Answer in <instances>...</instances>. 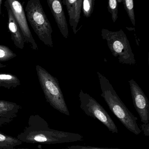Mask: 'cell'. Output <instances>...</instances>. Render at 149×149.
I'll return each instance as SVG.
<instances>
[{
	"instance_id": "obj_17",
	"label": "cell",
	"mask_w": 149,
	"mask_h": 149,
	"mask_svg": "<svg viewBox=\"0 0 149 149\" xmlns=\"http://www.w3.org/2000/svg\"><path fill=\"white\" fill-rule=\"evenodd\" d=\"M95 0H82L81 9L85 17H90L94 9Z\"/></svg>"
},
{
	"instance_id": "obj_6",
	"label": "cell",
	"mask_w": 149,
	"mask_h": 149,
	"mask_svg": "<svg viewBox=\"0 0 149 149\" xmlns=\"http://www.w3.org/2000/svg\"><path fill=\"white\" fill-rule=\"evenodd\" d=\"M79 97L80 108L86 115L99 120L112 133H118L117 127L111 116L95 99L87 93H84L82 89H80Z\"/></svg>"
},
{
	"instance_id": "obj_14",
	"label": "cell",
	"mask_w": 149,
	"mask_h": 149,
	"mask_svg": "<svg viewBox=\"0 0 149 149\" xmlns=\"http://www.w3.org/2000/svg\"><path fill=\"white\" fill-rule=\"evenodd\" d=\"M22 143V142L17 137L0 132V149H12Z\"/></svg>"
},
{
	"instance_id": "obj_1",
	"label": "cell",
	"mask_w": 149,
	"mask_h": 149,
	"mask_svg": "<svg viewBox=\"0 0 149 149\" xmlns=\"http://www.w3.org/2000/svg\"><path fill=\"white\" fill-rule=\"evenodd\" d=\"M17 138L23 143L54 144L82 141L81 135L52 129L47 122L38 115L30 116L28 124Z\"/></svg>"
},
{
	"instance_id": "obj_18",
	"label": "cell",
	"mask_w": 149,
	"mask_h": 149,
	"mask_svg": "<svg viewBox=\"0 0 149 149\" xmlns=\"http://www.w3.org/2000/svg\"><path fill=\"white\" fill-rule=\"evenodd\" d=\"M107 8L114 23L118 17V0H108Z\"/></svg>"
},
{
	"instance_id": "obj_5",
	"label": "cell",
	"mask_w": 149,
	"mask_h": 149,
	"mask_svg": "<svg viewBox=\"0 0 149 149\" xmlns=\"http://www.w3.org/2000/svg\"><path fill=\"white\" fill-rule=\"evenodd\" d=\"M101 32V37L106 41L113 56L118 58L120 63L130 65L136 64L129 41L122 30L113 31L103 29Z\"/></svg>"
},
{
	"instance_id": "obj_13",
	"label": "cell",
	"mask_w": 149,
	"mask_h": 149,
	"mask_svg": "<svg viewBox=\"0 0 149 149\" xmlns=\"http://www.w3.org/2000/svg\"><path fill=\"white\" fill-rule=\"evenodd\" d=\"M20 85V80L15 74L0 73V87L10 89L15 88Z\"/></svg>"
},
{
	"instance_id": "obj_19",
	"label": "cell",
	"mask_w": 149,
	"mask_h": 149,
	"mask_svg": "<svg viewBox=\"0 0 149 149\" xmlns=\"http://www.w3.org/2000/svg\"><path fill=\"white\" fill-rule=\"evenodd\" d=\"M69 149H121L118 148H99L92 146H71L67 147Z\"/></svg>"
},
{
	"instance_id": "obj_3",
	"label": "cell",
	"mask_w": 149,
	"mask_h": 149,
	"mask_svg": "<svg viewBox=\"0 0 149 149\" xmlns=\"http://www.w3.org/2000/svg\"><path fill=\"white\" fill-rule=\"evenodd\" d=\"M36 69L46 101L60 113L70 116V112L57 79L40 65H36Z\"/></svg>"
},
{
	"instance_id": "obj_9",
	"label": "cell",
	"mask_w": 149,
	"mask_h": 149,
	"mask_svg": "<svg viewBox=\"0 0 149 149\" xmlns=\"http://www.w3.org/2000/svg\"><path fill=\"white\" fill-rule=\"evenodd\" d=\"M47 1L61 34L67 38L69 37V30L62 1L47 0Z\"/></svg>"
},
{
	"instance_id": "obj_16",
	"label": "cell",
	"mask_w": 149,
	"mask_h": 149,
	"mask_svg": "<svg viewBox=\"0 0 149 149\" xmlns=\"http://www.w3.org/2000/svg\"><path fill=\"white\" fill-rule=\"evenodd\" d=\"M16 56V54L8 46L0 45V62L9 61Z\"/></svg>"
},
{
	"instance_id": "obj_24",
	"label": "cell",
	"mask_w": 149,
	"mask_h": 149,
	"mask_svg": "<svg viewBox=\"0 0 149 149\" xmlns=\"http://www.w3.org/2000/svg\"><path fill=\"white\" fill-rule=\"evenodd\" d=\"M69 149L67 148H65V149Z\"/></svg>"
},
{
	"instance_id": "obj_10",
	"label": "cell",
	"mask_w": 149,
	"mask_h": 149,
	"mask_svg": "<svg viewBox=\"0 0 149 149\" xmlns=\"http://www.w3.org/2000/svg\"><path fill=\"white\" fill-rule=\"evenodd\" d=\"M4 6L7 9L8 15V28L11 34V39L17 48L22 49L24 47V39L22 33L11 11L8 3L4 2Z\"/></svg>"
},
{
	"instance_id": "obj_8",
	"label": "cell",
	"mask_w": 149,
	"mask_h": 149,
	"mask_svg": "<svg viewBox=\"0 0 149 149\" xmlns=\"http://www.w3.org/2000/svg\"><path fill=\"white\" fill-rule=\"evenodd\" d=\"M134 106L142 122L149 123V102L142 88L133 79L129 81Z\"/></svg>"
},
{
	"instance_id": "obj_2",
	"label": "cell",
	"mask_w": 149,
	"mask_h": 149,
	"mask_svg": "<svg viewBox=\"0 0 149 149\" xmlns=\"http://www.w3.org/2000/svg\"><path fill=\"white\" fill-rule=\"evenodd\" d=\"M97 73L102 92L101 96L105 100L111 112L130 132L136 135L141 134V130L137 123L138 118L122 102L107 78L99 72Z\"/></svg>"
},
{
	"instance_id": "obj_20",
	"label": "cell",
	"mask_w": 149,
	"mask_h": 149,
	"mask_svg": "<svg viewBox=\"0 0 149 149\" xmlns=\"http://www.w3.org/2000/svg\"><path fill=\"white\" fill-rule=\"evenodd\" d=\"M142 130L143 131V134L145 136H149V123L147 124L143 123L141 125Z\"/></svg>"
},
{
	"instance_id": "obj_22",
	"label": "cell",
	"mask_w": 149,
	"mask_h": 149,
	"mask_svg": "<svg viewBox=\"0 0 149 149\" xmlns=\"http://www.w3.org/2000/svg\"><path fill=\"white\" fill-rule=\"evenodd\" d=\"M6 66H7V65L2 64H1L0 63V69H1V68H4V67H6Z\"/></svg>"
},
{
	"instance_id": "obj_15",
	"label": "cell",
	"mask_w": 149,
	"mask_h": 149,
	"mask_svg": "<svg viewBox=\"0 0 149 149\" xmlns=\"http://www.w3.org/2000/svg\"><path fill=\"white\" fill-rule=\"evenodd\" d=\"M124 8L134 26H135V15L134 0H122Z\"/></svg>"
},
{
	"instance_id": "obj_23",
	"label": "cell",
	"mask_w": 149,
	"mask_h": 149,
	"mask_svg": "<svg viewBox=\"0 0 149 149\" xmlns=\"http://www.w3.org/2000/svg\"><path fill=\"white\" fill-rule=\"evenodd\" d=\"M29 149V148H18V149Z\"/></svg>"
},
{
	"instance_id": "obj_4",
	"label": "cell",
	"mask_w": 149,
	"mask_h": 149,
	"mask_svg": "<svg viewBox=\"0 0 149 149\" xmlns=\"http://www.w3.org/2000/svg\"><path fill=\"white\" fill-rule=\"evenodd\" d=\"M25 11L26 18L39 39L45 45L53 47L52 28L40 0H29Z\"/></svg>"
},
{
	"instance_id": "obj_11",
	"label": "cell",
	"mask_w": 149,
	"mask_h": 149,
	"mask_svg": "<svg viewBox=\"0 0 149 149\" xmlns=\"http://www.w3.org/2000/svg\"><path fill=\"white\" fill-rule=\"evenodd\" d=\"M21 108L15 102L0 100V127L10 123L17 116Z\"/></svg>"
},
{
	"instance_id": "obj_21",
	"label": "cell",
	"mask_w": 149,
	"mask_h": 149,
	"mask_svg": "<svg viewBox=\"0 0 149 149\" xmlns=\"http://www.w3.org/2000/svg\"><path fill=\"white\" fill-rule=\"evenodd\" d=\"M2 2V0H0V15H2L1 12V4Z\"/></svg>"
},
{
	"instance_id": "obj_7",
	"label": "cell",
	"mask_w": 149,
	"mask_h": 149,
	"mask_svg": "<svg viewBox=\"0 0 149 149\" xmlns=\"http://www.w3.org/2000/svg\"><path fill=\"white\" fill-rule=\"evenodd\" d=\"M8 3L11 11L24 38V41L29 43L32 49L37 50L38 47L34 40L28 25L23 6L18 0H6Z\"/></svg>"
},
{
	"instance_id": "obj_12",
	"label": "cell",
	"mask_w": 149,
	"mask_h": 149,
	"mask_svg": "<svg viewBox=\"0 0 149 149\" xmlns=\"http://www.w3.org/2000/svg\"><path fill=\"white\" fill-rule=\"evenodd\" d=\"M78 0H62V3L66 6L69 16V22L74 34L77 33V25L75 22L76 9Z\"/></svg>"
}]
</instances>
